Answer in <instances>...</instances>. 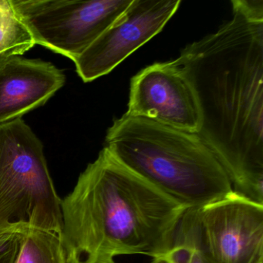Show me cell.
<instances>
[{
  "label": "cell",
  "instance_id": "1",
  "mask_svg": "<svg viewBox=\"0 0 263 263\" xmlns=\"http://www.w3.org/2000/svg\"><path fill=\"white\" fill-rule=\"evenodd\" d=\"M232 4V19L174 62L196 95L198 136L234 192L263 205V1Z\"/></svg>",
  "mask_w": 263,
  "mask_h": 263
},
{
  "label": "cell",
  "instance_id": "2",
  "mask_svg": "<svg viewBox=\"0 0 263 263\" xmlns=\"http://www.w3.org/2000/svg\"><path fill=\"white\" fill-rule=\"evenodd\" d=\"M187 209L104 147L61 200V238L67 263H95L122 255L158 258L172 247Z\"/></svg>",
  "mask_w": 263,
  "mask_h": 263
},
{
  "label": "cell",
  "instance_id": "3",
  "mask_svg": "<svg viewBox=\"0 0 263 263\" xmlns=\"http://www.w3.org/2000/svg\"><path fill=\"white\" fill-rule=\"evenodd\" d=\"M105 142L123 165L186 209H201L233 192L198 134L124 114L109 127Z\"/></svg>",
  "mask_w": 263,
  "mask_h": 263
},
{
  "label": "cell",
  "instance_id": "4",
  "mask_svg": "<svg viewBox=\"0 0 263 263\" xmlns=\"http://www.w3.org/2000/svg\"><path fill=\"white\" fill-rule=\"evenodd\" d=\"M19 229L62 230L44 145L21 118L0 124V232Z\"/></svg>",
  "mask_w": 263,
  "mask_h": 263
},
{
  "label": "cell",
  "instance_id": "5",
  "mask_svg": "<svg viewBox=\"0 0 263 263\" xmlns=\"http://www.w3.org/2000/svg\"><path fill=\"white\" fill-rule=\"evenodd\" d=\"M35 44L72 61L82 54L133 0H10Z\"/></svg>",
  "mask_w": 263,
  "mask_h": 263
},
{
  "label": "cell",
  "instance_id": "6",
  "mask_svg": "<svg viewBox=\"0 0 263 263\" xmlns=\"http://www.w3.org/2000/svg\"><path fill=\"white\" fill-rule=\"evenodd\" d=\"M199 239L215 263H263V205L232 192L197 209Z\"/></svg>",
  "mask_w": 263,
  "mask_h": 263
},
{
  "label": "cell",
  "instance_id": "7",
  "mask_svg": "<svg viewBox=\"0 0 263 263\" xmlns=\"http://www.w3.org/2000/svg\"><path fill=\"white\" fill-rule=\"evenodd\" d=\"M181 0H133L124 13L73 61L78 75L91 82L111 72L165 27Z\"/></svg>",
  "mask_w": 263,
  "mask_h": 263
},
{
  "label": "cell",
  "instance_id": "8",
  "mask_svg": "<svg viewBox=\"0 0 263 263\" xmlns=\"http://www.w3.org/2000/svg\"><path fill=\"white\" fill-rule=\"evenodd\" d=\"M126 114L190 133L201 126L193 87L174 61L155 63L132 78Z\"/></svg>",
  "mask_w": 263,
  "mask_h": 263
},
{
  "label": "cell",
  "instance_id": "9",
  "mask_svg": "<svg viewBox=\"0 0 263 263\" xmlns=\"http://www.w3.org/2000/svg\"><path fill=\"white\" fill-rule=\"evenodd\" d=\"M65 83L50 63L13 57L0 62V124L45 104Z\"/></svg>",
  "mask_w": 263,
  "mask_h": 263
},
{
  "label": "cell",
  "instance_id": "10",
  "mask_svg": "<svg viewBox=\"0 0 263 263\" xmlns=\"http://www.w3.org/2000/svg\"><path fill=\"white\" fill-rule=\"evenodd\" d=\"M196 209L185 211L177 228L172 247L164 255L152 259L164 263H215L201 248Z\"/></svg>",
  "mask_w": 263,
  "mask_h": 263
},
{
  "label": "cell",
  "instance_id": "11",
  "mask_svg": "<svg viewBox=\"0 0 263 263\" xmlns=\"http://www.w3.org/2000/svg\"><path fill=\"white\" fill-rule=\"evenodd\" d=\"M36 45L10 0H0V62L21 56Z\"/></svg>",
  "mask_w": 263,
  "mask_h": 263
},
{
  "label": "cell",
  "instance_id": "12",
  "mask_svg": "<svg viewBox=\"0 0 263 263\" xmlns=\"http://www.w3.org/2000/svg\"><path fill=\"white\" fill-rule=\"evenodd\" d=\"M16 263H67L61 235L50 231L27 229Z\"/></svg>",
  "mask_w": 263,
  "mask_h": 263
},
{
  "label": "cell",
  "instance_id": "13",
  "mask_svg": "<svg viewBox=\"0 0 263 263\" xmlns=\"http://www.w3.org/2000/svg\"><path fill=\"white\" fill-rule=\"evenodd\" d=\"M27 229L0 232V263H16Z\"/></svg>",
  "mask_w": 263,
  "mask_h": 263
},
{
  "label": "cell",
  "instance_id": "14",
  "mask_svg": "<svg viewBox=\"0 0 263 263\" xmlns=\"http://www.w3.org/2000/svg\"><path fill=\"white\" fill-rule=\"evenodd\" d=\"M95 263H115V260H114V259H110V260H107V261H98V262H95Z\"/></svg>",
  "mask_w": 263,
  "mask_h": 263
}]
</instances>
